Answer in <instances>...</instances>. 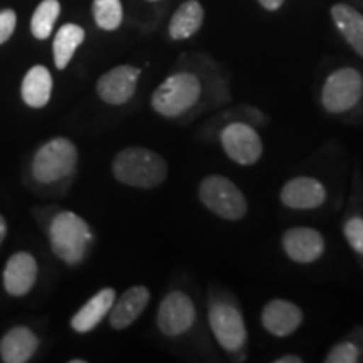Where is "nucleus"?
<instances>
[{
    "label": "nucleus",
    "mask_w": 363,
    "mask_h": 363,
    "mask_svg": "<svg viewBox=\"0 0 363 363\" xmlns=\"http://www.w3.org/2000/svg\"><path fill=\"white\" fill-rule=\"evenodd\" d=\"M38 279V262L30 254L17 252L9 259L4 271V286L12 296H24Z\"/></svg>",
    "instance_id": "obj_14"
},
{
    "label": "nucleus",
    "mask_w": 363,
    "mask_h": 363,
    "mask_svg": "<svg viewBox=\"0 0 363 363\" xmlns=\"http://www.w3.org/2000/svg\"><path fill=\"white\" fill-rule=\"evenodd\" d=\"M93 16L104 30H115L123 21V7L120 0H94Z\"/></svg>",
    "instance_id": "obj_23"
},
{
    "label": "nucleus",
    "mask_w": 363,
    "mask_h": 363,
    "mask_svg": "<svg viewBox=\"0 0 363 363\" xmlns=\"http://www.w3.org/2000/svg\"><path fill=\"white\" fill-rule=\"evenodd\" d=\"M138 78L140 69L133 66H118L104 72L96 84L99 98L108 104H125L133 98Z\"/></svg>",
    "instance_id": "obj_12"
},
{
    "label": "nucleus",
    "mask_w": 363,
    "mask_h": 363,
    "mask_svg": "<svg viewBox=\"0 0 363 363\" xmlns=\"http://www.w3.org/2000/svg\"><path fill=\"white\" fill-rule=\"evenodd\" d=\"M208 325L217 343L225 352H239L247 340L246 325L238 308L229 303H214L208 310Z\"/></svg>",
    "instance_id": "obj_7"
},
{
    "label": "nucleus",
    "mask_w": 363,
    "mask_h": 363,
    "mask_svg": "<svg viewBox=\"0 0 363 363\" xmlns=\"http://www.w3.org/2000/svg\"><path fill=\"white\" fill-rule=\"evenodd\" d=\"M150 301V291L145 286H133L121 294L120 299H115L111 306L110 325L115 330H125L133 325L138 316L145 311Z\"/></svg>",
    "instance_id": "obj_15"
},
{
    "label": "nucleus",
    "mask_w": 363,
    "mask_h": 363,
    "mask_svg": "<svg viewBox=\"0 0 363 363\" xmlns=\"http://www.w3.org/2000/svg\"><path fill=\"white\" fill-rule=\"evenodd\" d=\"M199 199L212 214L225 220H240L247 214L246 195L224 175H208L199 185Z\"/></svg>",
    "instance_id": "obj_4"
},
{
    "label": "nucleus",
    "mask_w": 363,
    "mask_h": 363,
    "mask_svg": "<svg viewBox=\"0 0 363 363\" xmlns=\"http://www.w3.org/2000/svg\"><path fill=\"white\" fill-rule=\"evenodd\" d=\"M283 247L291 261L310 264L323 256L325 239L311 227H293L283 234Z\"/></svg>",
    "instance_id": "obj_10"
},
{
    "label": "nucleus",
    "mask_w": 363,
    "mask_h": 363,
    "mask_svg": "<svg viewBox=\"0 0 363 363\" xmlns=\"http://www.w3.org/2000/svg\"><path fill=\"white\" fill-rule=\"evenodd\" d=\"M203 22V9L197 0H187L177 9L174 17H172L169 33L170 38L175 40L187 39L194 35L202 27Z\"/></svg>",
    "instance_id": "obj_20"
},
{
    "label": "nucleus",
    "mask_w": 363,
    "mask_h": 363,
    "mask_svg": "<svg viewBox=\"0 0 363 363\" xmlns=\"http://www.w3.org/2000/svg\"><path fill=\"white\" fill-rule=\"evenodd\" d=\"M113 175L121 184L136 189H155L165 182L169 165L157 152L142 147L121 150L113 160Z\"/></svg>",
    "instance_id": "obj_1"
},
{
    "label": "nucleus",
    "mask_w": 363,
    "mask_h": 363,
    "mask_svg": "<svg viewBox=\"0 0 363 363\" xmlns=\"http://www.w3.org/2000/svg\"><path fill=\"white\" fill-rule=\"evenodd\" d=\"M195 318H197V311L189 294L184 291H172L162 299L158 306L157 323L165 337L175 338L192 328Z\"/></svg>",
    "instance_id": "obj_9"
},
{
    "label": "nucleus",
    "mask_w": 363,
    "mask_h": 363,
    "mask_svg": "<svg viewBox=\"0 0 363 363\" xmlns=\"http://www.w3.org/2000/svg\"><path fill=\"white\" fill-rule=\"evenodd\" d=\"M335 26L350 48L363 57V16L347 4H335L331 7Z\"/></svg>",
    "instance_id": "obj_18"
},
{
    "label": "nucleus",
    "mask_w": 363,
    "mask_h": 363,
    "mask_svg": "<svg viewBox=\"0 0 363 363\" xmlns=\"http://www.w3.org/2000/svg\"><path fill=\"white\" fill-rule=\"evenodd\" d=\"M38 347L39 340L33 331L24 326H17L0 342V355L6 363H26L33 358Z\"/></svg>",
    "instance_id": "obj_17"
},
{
    "label": "nucleus",
    "mask_w": 363,
    "mask_h": 363,
    "mask_svg": "<svg viewBox=\"0 0 363 363\" xmlns=\"http://www.w3.org/2000/svg\"><path fill=\"white\" fill-rule=\"evenodd\" d=\"M59 12H61V4L57 0H44V2L39 4L33 16V21H30V30H33L34 38L48 39L51 35Z\"/></svg>",
    "instance_id": "obj_22"
},
{
    "label": "nucleus",
    "mask_w": 363,
    "mask_h": 363,
    "mask_svg": "<svg viewBox=\"0 0 363 363\" xmlns=\"http://www.w3.org/2000/svg\"><path fill=\"white\" fill-rule=\"evenodd\" d=\"M262 326L267 333L284 338L293 335L303 323V311L288 299H271L261 315Z\"/></svg>",
    "instance_id": "obj_13"
},
{
    "label": "nucleus",
    "mask_w": 363,
    "mask_h": 363,
    "mask_svg": "<svg viewBox=\"0 0 363 363\" xmlns=\"http://www.w3.org/2000/svg\"><path fill=\"white\" fill-rule=\"evenodd\" d=\"M301 362H303V358L298 355H283L276 360V363H301Z\"/></svg>",
    "instance_id": "obj_28"
},
{
    "label": "nucleus",
    "mask_w": 363,
    "mask_h": 363,
    "mask_svg": "<svg viewBox=\"0 0 363 363\" xmlns=\"http://www.w3.org/2000/svg\"><path fill=\"white\" fill-rule=\"evenodd\" d=\"M84 40V29L76 24H66L57 30L54 38L52 51H54V62L57 69H65L69 65L76 49L83 44Z\"/></svg>",
    "instance_id": "obj_21"
},
{
    "label": "nucleus",
    "mask_w": 363,
    "mask_h": 363,
    "mask_svg": "<svg viewBox=\"0 0 363 363\" xmlns=\"http://www.w3.org/2000/svg\"><path fill=\"white\" fill-rule=\"evenodd\" d=\"M49 239L56 256L67 264H78L83 259L88 244L91 242V230L84 219L74 212H59L49 227Z\"/></svg>",
    "instance_id": "obj_3"
},
{
    "label": "nucleus",
    "mask_w": 363,
    "mask_h": 363,
    "mask_svg": "<svg viewBox=\"0 0 363 363\" xmlns=\"http://www.w3.org/2000/svg\"><path fill=\"white\" fill-rule=\"evenodd\" d=\"M363 94V78L353 67H343L326 78L321 89V103L326 111L345 113L355 108Z\"/></svg>",
    "instance_id": "obj_6"
},
{
    "label": "nucleus",
    "mask_w": 363,
    "mask_h": 363,
    "mask_svg": "<svg viewBox=\"0 0 363 363\" xmlns=\"http://www.w3.org/2000/svg\"><path fill=\"white\" fill-rule=\"evenodd\" d=\"M116 299V293L113 288H104L98 294H94L81 310L72 316L71 326L78 333H88L101 323V320L111 311L113 303Z\"/></svg>",
    "instance_id": "obj_16"
},
{
    "label": "nucleus",
    "mask_w": 363,
    "mask_h": 363,
    "mask_svg": "<svg viewBox=\"0 0 363 363\" xmlns=\"http://www.w3.org/2000/svg\"><path fill=\"white\" fill-rule=\"evenodd\" d=\"M220 145L225 155L239 165H254L262 155V140L251 125L235 121L220 133Z\"/></svg>",
    "instance_id": "obj_8"
},
{
    "label": "nucleus",
    "mask_w": 363,
    "mask_h": 363,
    "mask_svg": "<svg viewBox=\"0 0 363 363\" xmlns=\"http://www.w3.org/2000/svg\"><path fill=\"white\" fill-rule=\"evenodd\" d=\"M345 238L353 251L363 256V217H352L343 227Z\"/></svg>",
    "instance_id": "obj_25"
},
{
    "label": "nucleus",
    "mask_w": 363,
    "mask_h": 363,
    "mask_svg": "<svg viewBox=\"0 0 363 363\" xmlns=\"http://www.w3.org/2000/svg\"><path fill=\"white\" fill-rule=\"evenodd\" d=\"M6 233H7V225H6V220H4V217L0 216V244H2L4 238H6Z\"/></svg>",
    "instance_id": "obj_29"
},
{
    "label": "nucleus",
    "mask_w": 363,
    "mask_h": 363,
    "mask_svg": "<svg viewBox=\"0 0 363 363\" xmlns=\"http://www.w3.org/2000/svg\"><path fill=\"white\" fill-rule=\"evenodd\" d=\"M358 360H360V350L352 342L337 343L325 358L326 363H357Z\"/></svg>",
    "instance_id": "obj_24"
},
{
    "label": "nucleus",
    "mask_w": 363,
    "mask_h": 363,
    "mask_svg": "<svg viewBox=\"0 0 363 363\" xmlns=\"http://www.w3.org/2000/svg\"><path fill=\"white\" fill-rule=\"evenodd\" d=\"M266 11H278V9L283 6L284 0H257Z\"/></svg>",
    "instance_id": "obj_27"
},
{
    "label": "nucleus",
    "mask_w": 363,
    "mask_h": 363,
    "mask_svg": "<svg viewBox=\"0 0 363 363\" xmlns=\"http://www.w3.org/2000/svg\"><path fill=\"white\" fill-rule=\"evenodd\" d=\"M281 202L294 211H310L326 202V189L320 180L313 177H296L286 182L281 189Z\"/></svg>",
    "instance_id": "obj_11"
},
{
    "label": "nucleus",
    "mask_w": 363,
    "mask_h": 363,
    "mask_svg": "<svg viewBox=\"0 0 363 363\" xmlns=\"http://www.w3.org/2000/svg\"><path fill=\"white\" fill-rule=\"evenodd\" d=\"M202 94L201 79L192 72H177L158 86L152 96V108L165 118H177L189 110Z\"/></svg>",
    "instance_id": "obj_2"
},
{
    "label": "nucleus",
    "mask_w": 363,
    "mask_h": 363,
    "mask_svg": "<svg viewBox=\"0 0 363 363\" xmlns=\"http://www.w3.org/2000/svg\"><path fill=\"white\" fill-rule=\"evenodd\" d=\"M78 163V150L67 138H54L43 145L33 162L34 179L40 184H52L65 179Z\"/></svg>",
    "instance_id": "obj_5"
},
{
    "label": "nucleus",
    "mask_w": 363,
    "mask_h": 363,
    "mask_svg": "<svg viewBox=\"0 0 363 363\" xmlns=\"http://www.w3.org/2000/svg\"><path fill=\"white\" fill-rule=\"evenodd\" d=\"M52 91L51 72L44 66H34L22 81V98L33 108H43L48 104Z\"/></svg>",
    "instance_id": "obj_19"
},
{
    "label": "nucleus",
    "mask_w": 363,
    "mask_h": 363,
    "mask_svg": "<svg viewBox=\"0 0 363 363\" xmlns=\"http://www.w3.org/2000/svg\"><path fill=\"white\" fill-rule=\"evenodd\" d=\"M16 12L13 11H4L0 12V44H4L11 38L13 29H16Z\"/></svg>",
    "instance_id": "obj_26"
},
{
    "label": "nucleus",
    "mask_w": 363,
    "mask_h": 363,
    "mask_svg": "<svg viewBox=\"0 0 363 363\" xmlns=\"http://www.w3.org/2000/svg\"><path fill=\"white\" fill-rule=\"evenodd\" d=\"M152 2H157V0H152Z\"/></svg>",
    "instance_id": "obj_30"
}]
</instances>
